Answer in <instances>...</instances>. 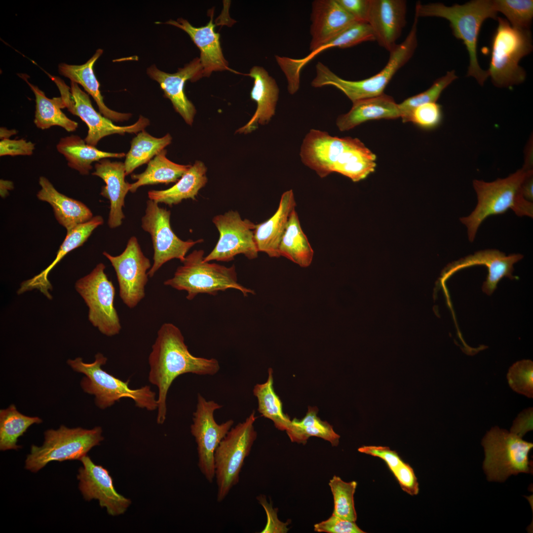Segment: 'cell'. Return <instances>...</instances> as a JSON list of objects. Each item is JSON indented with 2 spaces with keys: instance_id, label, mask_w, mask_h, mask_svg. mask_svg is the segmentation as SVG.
Listing matches in <instances>:
<instances>
[{
  "instance_id": "47",
  "label": "cell",
  "mask_w": 533,
  "mask_h": 533,
  "mask_svg": "<svg viewBox=\"0 0 533 533\" xmlns=\"http://www.w3.org/2000/svg\"><path fill=\"white\" fill-rule=\"evenodd\" d=\"M401 489L411 495L419 492V483L413 468L403 461L392 472Z\"/></svg>"
},
{
  "instance_id": "13",
  "label": "cell",
  "mask_w": 533,
  "mask_h": 533,
  "mask_svg": "<svg viewBox=\"0 0 533 533\" xmlns=\"http://www.w3.org/2000/svg\"><path fill=\"white\" fill-rule=\"evenodd\" d=\"M49 76L59 89L65 108L87 125L88 130L84 141L88 145L95 147L103 138L112 134L139 133L150 124L149 119L141 115L132 125H116L94 109L88 95L80 89L78 84L71 81L70 88L60 78Z\"/></svg>"
},
{
  "instance_id": "44",
  "label": "cell",
  "mask_w": 533,
  "mask_h": 533,
  "mask_svg": "<svg viewBox=\"0 0 533 533\" xmlns=\"http://www.w3.org/2000/svg\"><path fill=\"white\" fill-rule=\"evenodd\" d=\"M533 376V361L531 360H522L517 361L509 368L507 378L509 385L514 391L532 398Z\"/></svg>"
},
{
  "instance_id": "55",
  "label": "cell",
  "mask_w": 533,
  "mask_h": 533,
  "mask_svg": "<svg viewBox=\"0 0 533 533\" xmlns=\"http://www.w3.org/2000/svg\"><path fill=\"white\" fill-rule=\"evenodd\" d=\"M13 188V183L9 181L0 180V195L4 197L8 193V190Z\"/></svg>"
},
{
  "instance_id": "33",
  "label": "cell",
  "mask_w": 533,
  "mask_h": 533,
  "mask_svg": "<svg viewBox=\"0 0 533 533\" xmlns=\"http://www.w3.org/2000/svg\"><path fill=\"white\" fill-rule=\"evenodd\" d=\"M57 151L64 155L68 165L83 175H88L92 169V163L108 158H122L123 152L115 153L100 151L86 143L79 136L72 135L61 138L56 146Z\"/></svg>"
},
{
  "instance_id": "56",
  "label": "cell",
  "mask_w": 533,
  "mask_h": 533,
  "mask_svg": "<svg viewBox=\"0 0 533 533\" xmlns=\"http://www.w3.org/2000/svg\"><path fill=\"white\" fill-rule=\"evenodd\" d=\"M17 131L15 129H7L5 127H0V139H9V138L13 135L16 134Z\"/></svg>"
},
{
  "instance_id": "19",
  "label": "cell",
  "mask_w": 533,
  "mask_h": 533,
  "mask_svg": "<svg viewBox=\"0 0 533 533\" xmlns=\"http://www.w3.org/2000/svg\"><path fill=\"white\" fill-rule=\"evenodd\" d=\"M374 40L375 39L370 25L367 22L355 21L304 58L296 59L276 55L275 59L287 79L288 91L293 95L299 89L302 70L320 52L330 48H346Z\"/></svg>"
},
{
  "instance_id": "25",
  "label": "cell",
  "mask_w": 533,
  "mask_h": 533,
  "mask_svg": "<svg viewBox=\"0 0 533 533\" xmlns=\"http://www.w3.org/2000/svg\"><path fill=\"white\" fill-rule=\"evenodd\" d=\"M213 17L212 14L209 22L201 27H195L182 18L165 23L179 28L190 36L200 50L199 59L203 76L206 77H209L213 72L230 70L223 54L220 35L215 31Z\"/></svg>"
},
{
  "instance_id": "18",
  "label": "cell",
  "mask_w": 533,
  "mask_h": 533,
  "mask_svg": "<svg viewBox=\"0 0 533 533\" xmlns=\"http://www.w3.org/2000/svg\"><path fill=\"white\" fill-rule=\"evenodd\" d=\"M80 460L83 466L78 469L77 479L79 489L85 500H98L100 506L105 507L110 515L123 514L130 505L131 500L115 490L108 470L95 464L86 455Z\"/></svg>"
},
{
  "instance_id": "36",
  "label": "cell",
  "mask_w": 533,
  "mask_h": 533,
  "mask_svg": "<svg viewBox=\"0 0 533 533\" xmlns=\"http://www.w3.org/2000/svg\"><path fill=\"white\" fill-rule=\"evenodd\" d=\"M280 256L284 257L300 266L311 263L313 250L301 226L298 214L292 213L279 247Z\"/></svg>"
},
{
  "instance_id": "2",
  "label": "cell",
  "mask_w": 533,
  "mask_h": 533,
  "mask_svg": "<svg viewBox=\"0 0 533 533\" xmlns=\"http://www.w3.org/2000/svg\"><path fill=\"white\" fill-rule=\"evenodd\" d=\"M497 13L494 0H474L451 6L441 3L422 4L418 2L415 8V16L418 18L435 16L450 22L453 35L463 41L468 51L470 63L467 76L474 77L481 85L489 76L478 62V35L483 22L488 18L496 19Z\"/></svg>"
},
{
  "instance_id": "43",
  "label": "cell",
  "mask_w": 533,
  "mask_h": 533,
  "mask_svg": "<svg viewBox=\"0 0 533 533\" xmlns=\"http://www.w3.org/2000/svg\"><path fill=\"white\" fill-rule=\"evenodd\" d=\"M497 12L502 13L513 27L529 30L533 17L532 0H495Z\"/></svg>"
},
{
  "instance_id": "16",
  "label": "cell",
  "mask_w": 533,
  "mask_h": 533,
  "mask_svg": "<svg viewBox=\"0 0 533 533\" xmlns=\"http://www.w3.org/2000/svg\"><path fill=\"white\" fill-rule=\"evenodd\" d=\"M103 254L110 261L115 271L120 299L128 307L134 308L145 297L148 270L152 267L137 238L131 237L125 250L119 255L114 256L106 251Z\"/></svg>"
},
{
  "instance_id": "7",
  "label": "cell",
  "mask_w": 533,
  "mask_h": 533,
  "mask_svg": "<svg viewBox=\"0 0 533 533\" xmlns=\"http://www.w3.org/2000/svg\"><path fill=\"white\" fill-rule=\"evenodd\" d=\"M204 251L195 250L186 256L183 265L176 269L172 278L164 285L187 293L186 298L192 300L199 294L216 295L219 291L233 289L244 297L254 294L253 290L237 282L234 265L227 267L204 261Z\"/></svg>"
},
{
  "instance_id": "15",
  "label": "cell",
  "mask_w": 533,
  "mask_h": 533,
  "mask_svg": "<svg viewBox=\"0 0 533 533\" xmlns=\"http://www.w3.org/2000/svg\"><path fill=\"white\" fill-rule=\"evenodd\" d=\"M221 407L214 401H207L198 394L196 410L193 413V423L190 426L191 433L197 444L199 469L210 483L215 478V451L234 423L232 419L221 424L216 422L214 412Z\"/></svg>"
},
{
  "instance_id": "27",
  "label": "cell",
  "mask_w": 533,
  "mask_h": 533,
  "mask_svg": "<svg viewBox=\"0 0 533 533\" xmlns=\"http://www.w3.org/2000/svg\"><path fill=\"white\" fill-rule=\"evenodd\" d=\"M103 223L102 216H96L89 221L68 230L53 261L39 273L24 281L21 284L17 294L19 295L33 289H38L48 299L51 300L52 297L49 291L52 290V286L48 279L50 271L68 253L82 246L94 229Z\"/></svg>"
},
{
  "instance_id": "41",
  "label": "cell",
  "mask_w": 533,
  "mask_h": 533,
  "mask_svg": "<svg viewBox=\"0 0 533 533\" xmlns=\"http://www.w3.org/2000/svg\"><path fill=\"white\" fill-rule=\"evenodd\" d=\"M357 485L356 481L346 482L336 475L330 480L329 486L334 503L332 514L343 519L356 522L357 514L354 506V494Z\"/></svg>"
},
{
  "instance_id": "48",
  "label": "cell",
  "mask_w": 533,
  "mask_h": 533,
  "mask_svg": "<svg viewBox=\"0 0 533 533\" xmlns=\"http://www.w3.org/2000/svg\"><path fill=\"white\" fill-rule=\"evenodd\" d=\"M35 149V144L24 139H4L0 141V156L31 155Z\"/></svg>"
},
{
  "instance_id": "23",
  "label": "cell",
  "mask_w": 533,
  "mask_h": 533,
  "mask_svg": "<svg viewBox=\"0 0 533 533\" xmlns=\"http://www.w3.org/2000/svg\"><path fill=\"white\" fill-rule=\"evenodd\" d=\"M92 174L100 177L105 183L100 194L110 203L109 227L114 228L120 226L125 218L122 211L125 197L131 186V184L125 180L126 175L124 163L111 161L108 158L102 159L96 163L95 171Z\"/></svg>"
},
{
  "instance_id": "31",
  "label": "cell",
  "mask_w": 533,
  "mask_h": 533,
  "mask_svg": "<svg viewBox=\"0 0 533 533\" xmlns=\"http://www.w3.org/2000/svg\"><path fill=\"white\" fill-rule=\"evenodd\" d=\"M102 49H98L85 63L80 65L61 63L58 66L59 73L73 81L81 85L85 90L94 99L100 113L105 117L114 121H123L128 120L132 114L130 113H119L113 111L105 105L103 97L99 90V83L95 76L93 67L95 62L103 53Z\"/></svg>"
},
{
  "instance_id": "14",
  "label": "cell",
  "mask_w": 533,
  "mask_h": 533,
  "mask_svg": "<svg viewBox=\"0 0 533 533\" xmlns=\"http://www.w3.org/2000/svg\"><path fill=\"white\" fill-rule=\"evenodd\" d=\"M169 210L160 207L158 204L149 199L147 202L145 214L141 220V227L151 236L154 250L153 263L148 272L150 277L166 262L174 259L184 261L189 250L203 240L180 239L170 226Z\"/></svg>"
},
{
  "instance_id": "20",
  "label": "cell",
  "mask_w": 533,
  "mask_h": 533,
  "mask_svg": "<svg viewBox=\"0 0 533 533\" xmlns=\"http://www.w3.org/2000/svg\"><path fill=\"white\" fill-rule=\"evenodd\" d=\"M147 74L159 84L164 96L171 101L175 111L188 124L191 125L196 110L186 96L184 87L187 80L195 81L203 76L199 58H194L175 73L164 72L153 65L147 69Z\"/></svg>"
},
{
  "instance_id": "3",
  "label": "cell",
  "mask_w": 533,
  "mask_h": 533,
  "mask_svg": "<svg viewBox=\"0 0 533 533\" xmlns=\"http://www.w3.org/2000/svg\"><path fill=\"white\" fill-rule=\"evenodd\" d=\"M531 172L533 170L522 167L503 179L491 182L473 181L477 204L469 216L460 218L467 228L469 241H474L479 227L491 215L503 214L511 209L518 216L533 218V202L526 200L521 191L524 180Z\"/></svg>"
},
{
  "instance_id": "32",
  "label": "cell",
  "mask_w": 533,
  "mask_h": 533,
  "mask_svg": "<svg viewBox=\"0 0 533 533\" xmlns=\"http://www.w3.org/2000/svg\"><path fill=\"white\" fill-rule=\"evenodd\" d=\"M207 168L200 161H196L177 183L164 190H151L148 197L157 203H163L169 206L177 205L183 199H195L199 190L207 182Z\"/></svg>"
},
{
  "instance_id": "42",
  "label": "cell",
  "mask_w": 533,
  "mask_h": 533,
  "mask_svg": "<svg viewBox=\"0 0 533 533\" xmlns=\"http://www.w3.org/2000/svg\"><path fill=\"white\" fill-rule=\"evenodd\" d=\"M457 78L454 70L448 72L445 76L436 79L425 91L408 98L398 104L403 122L411 121L412 113L419 106L436 102L443 90Z\"/></svg>"
},
{
  "instance_id": "28",
  "label": "cell",
  "mask_w": 533,
  "mask_h": 533,
  "mask_svg": "<svg viewBox=\"0 0 533 533\" xmlns=\"http://www.w3.org/2000/svg\"><path fill=\"white\" fill-rule=\"evenodd\" d=\"M296 202L292 190L284 192L274 214L266 221L256 225L254 237L259 252L269 257H280L279 247Z\"/></svg>"
},
{
  "instance_id": "17",
  "label": "cell",
  "mask_w": 533,
  "mask_h": 533,
  "mask_svg": "<svg viewBox=\"0 0 533 533\" xmlns=\"http://www.w3.org/2000/svg\"><path fill=\"white\" fill-rule=\"evenodd\" d=\"M212 222L220 236L213 250L204 258L205 262H229L238 254L250 260L258 257L255 224L248 219L243 220L237 211L232 210L215 216Z\"/></svg>"
},
{
  "instance_id": "38",
  "label": "cell",
  "mask_w": 533,
  "mask_h": 533,
  "mask_svg": "<svg viewBox=\"0 0 533 533\" xmlns=\"http://www.w3.org/2000/svg\"><path fill=\"white\" fill-rule=\"evenodd\" d=\"M172 137L168 133L161 138L154 137L146 131L139 132L133 138L130 150L125 155L124 165L126 175L136 168L148 163L171 143Z\"/></svg>"
},
{
  "instance_id": "21",
  "label": "cell",
  "mask_w": 533,
  "mask_h": 533,
  "mask_svg": "<svg viewBox=\"0 0 533 533\" xmlns=\"http://www.w3.org/2000/svg\"><path fill=\"white\" fill-rule=\"evenodd\" d=\"M523 258V256L520 254L506 256L504 253L496 249L479 251L449 264L443 271L441 280L444 284L458 270L471 266L483 265L488 268V274L483 283L482 290L486 294L491 295L503 277H508L512 280L517 278L512 275L513 265Z\"/></svg>"
},
{
  "instance_id": "46",
  "label": "cell",
  "mask_w": 533,
  "mask_h": 533,
  "mask_svg": "<svg viewBox=\"0 0 533 533\" xmlns=\"http://www.w3.org/2000/svg\"><path fill=\"white\" fill-rule=\"evenodd\" d=\"M314 530L316 532L327 533H364L355 522L340 518L333 514L328 519L315 524Z\"/></svg>"
},
{
  "instance_id": "45",
  "label": "cell",
  "mask_w": 533,
  "mask_h": 533,
  "mask_svg": "<svg viewBox=\"0 0 533 533\" xmlns=\"http://www.w3.org/2000/svg\"><path fill=\"white\" fill-rule=\"evenodd\" d=\"M442 116L441 106L436 102L425 103L416 107L412 114L411 121L426 129L437 126Z\"/></svg>"
},
{
  "instance_id": "39",
  "label": "cell",
  "mask_w": 533,
  "mask_h": 533,
  "mask_svg": "<svg viewBox=\"0 0 533 533\" xmlns=\"http://www.w3.org/2000/svg\"><path fill=\"white\" fill-rule=\"evenodd\" d=\"M42 419L20 413L14 404L0 411V450L2 451L21 448L17 445L19 437L32 424H39Z\"/></svg>"
},
{
  "instance_id": "40",
  "label": "cell",
  "mask_w": 533,
  "mask_h": 533,
  "mask_svg": "<svg viewBox=\"0 0 533 533\" xmlns=\"http://www.w3.org/2000/svg\"><path fill=\"white\" fill-rule=\"evenodd\" d=\"M253 392L258 399V411L262 416L272 420L278 429L286 431L290 426L291 420L283 413L281 401L274 390L271 368L268 370L266 381L256 384Z\"/></svg>"
},
{
  "instance_id": "6",
  "label": "cell",
  "mask_w": 533,
  "mask_h": 533,
  "mask_svg": "<svg viewBox=\"0 0 533 533\" xmlns=\"http://www.w3.org/2000/svg\"><path fill=\"white\" fill-rule=\"evenodd\" d=\"M107 361V357L101 353L95 355L94 361L91 363L84 362L80 357L67 361L74 371L85 376L81 380V387L85 392L95 396V402L98 408L105 409L121 398H129L133 400L139 408L149 411L157 409L155 393L150 386L131 388L129 386V380L123 381L102 368Z\"/></svg>"
},
{
  "instance_id": "5",
  "label": "cell",
  "mask_w": 533,
  "mask_h": 533,
  "mask_svg": "<svg viewBox=\"0 0 533 533\" xmlns=\"http://www.w3.org/2000/svg\"><path fill=\"white\" fill-rule=\"evenodd\" d=\"M366 149L358 139L338 137L311 129L300 148L302 162L321 178L336 172L348 177Z\"/></svg>"
},
{
  "instance_id": "22",
  "label": "cell",
  "mask_w": 533,
  "mask_h": 533,
  "mask_svg": "<svg viewBox=\"0 0 533 533\" xmlns=\"http://www.w3.org/2000/svg\"><path fill=\"white\" fill-rule=\"evenodd\" d=\"M406 8L404 0H370L367 23L375 40L389 52L405 25Z\"/></svg>"
},
{
  "instance_id": "34",
  "label": "cell",
  "mask_w": 533,
  "mask_h": 533,
  "mask_svg": "<svg viewBox=\"0 0 533 533\" xmlns=\"http://www.w3.org/2000/svg\"><path fill=\"white\" fill-rule=\"evenodd\" d=\"M166 153L164 149L148 163L143 172L131 175V178L136 181L131 184L130 192L134 193L143 186L176 182L191 166L170 161L166 157Z\"/></svg>"
},
{
  "instance_id": "53",
  "label": "cell",
  "mask_w": 533,
  "mask_h": 533,
  "mask_svg": "<svg viewBox=\"0 0 533 533\" xmlns=\"http://www.w3.org/2000/svg\"><path fill=\"white\" fill-rule=\"evenodd\" d=\"M533 172H530L525 178L522 186L521 191L524 197L532 202L533 200Z\"/></svg>"
},
{
  "instance_id": "8",
  "label": "cell",
  "mask_w": 533,
  "mask_h": 533,
  "mask_svg": "<svg viewBox=\"0 0 533 533\" xmlns=\"http://www.w3.org/2000/svg\"><path fill=\"white\" fill-rule=\"evenodd\" d=\"M497 21L491 41L490 62L487 71L495 86L511 87L523 82L526 78L525 71L519 63L532 50L531 34L529 29L513 27L501 17H498Z\"/></svg>"
},
{
  "instance_id": "54",
  "label": "cell",
  "mask_w": 533,
  "mask_h": 533,
  "mask_svg": "<svg viewBox=\"0 0 533 533\" xmlns=\"http://www.w3.org/2000/svg\"><path fill=\"white\" fill-rule=\"evenodd\" d=\"M532 142V140H530L526 148L525 162L523 167L528 170H533Z\"/></svg>"
},
{
  "instance_id": "4",
  "label": "cell",
  "mask_w": 533,
  "mask_h": 533,
  "mask_svg": "<svg viewBox=\"0 0 533 533\" xmlns=\"http://www.w3.org/2000/svg\"><path fill=\"white\" fill-rule=\"evenodd\" d=\"M418 21V18L415 16L411 29L405 39L400 44H397L390 52L386 65L377 74L360 80H345L318 62L316 65V76L311 81V86L314 87L333 86L342 91L352 103L381 95L394 75L410 59L416 50Z\"/></svg>"
},
{
  "instance_id": "37",
  "label": "cell",
  "mask_w": 533,
  "mask_h": 533,
  "mask_svg": "<svg viewBox=\"0 0 533 533\" xmlns=\"http://www.w3.org/2000/svg\"><path fill=\"white\" fill-rule=\"evenodd\" d=\"M317 407H308L302 419L295 418L291 420L286 431L292 442L305 444L310 437L315 436L330 442L333 446H338L340 436L328 422L322 420L317 416Z\"/></svg>"
},
{
  "instance_id": "11",
  "label": "cell",
  "mask_w": 533,
  "mask_h": 533,
  "mask_svg": "<svg viewBox=\"0 0 533 533\" xmlns=\"http://www.w3.org/2000/svg\"><path fill=\"white\" fill-rule=\"evenodd\" d=\"M257 417L253 411L242 422L229 430L214 454L217 500L222 502L239 482L244 460L257 438L254 423Z\"/></svg>"
},
{
  "instance_id": "10",
  "label": "cell",
  "mask_w": 533,
  "mask_h": 533,
  "mask_svg": "<svg viewBox=\"0 0 533 533\" xmlns=\"http://www.w3.org/2000/svg\"><path fill=\"white\" fill-rule=\"evenodd\" d=\"M102 429L68 428L62 425L57 430L44 432V441L38 447L33 445L25 460V468L37 472L53 461L80 460L94 446L103 440Z\"/></svg>"
},
{
  "instance_id": "51",
  "label": "cell",
  "mask_w": 533,
  "mask_h": 533,
  "mask_svg": "<svg viewBox=\"0 0 533 533\" xmlns=\"http://www.w3.org/2000/svg\"><path fill=\"white\" fill-rule=\"evenodd\" d=\"M260 503L265 509L267 515V524L262 533H286L288 531L285 524L280 522L277 516V511L268 504L264 496H260Z\"/></svg>"
},
{
  "instance_id": "1",
  "label": "cell",
  "mask_w": 533,
  "mask_h": 533,
  "mask_svg": "<svg viewBox=\"0 0 533 533\" xmlns=\"http://www.w3.org/2000/svg\"><path fill=\"white\" fill-rule=\"evenodd\" d=\"M149 381L158 389L156 421L160 424L166 419L167 393L176 378L186 373L214 375L220 369L216 359L192 355L181 330L170 323H163L158 330L149 356Z\"/></svg>"
},
{
  "instance_id": "50",
  "label": "cell",
  "mask_w": 533,
  "mask_h": 533,
  "mask_svg": "<svg viewBox=\"0 0 533 533\" xmlns=\"http://www.w3.org/2000/svg\"><path fill=\"white\" fill-rule=\"evenodd\" d=\"M337 1L356 21L367 23L370 0H337Z\"/></svg>"
},
{
  "instance_id": "24",
  "label": "cell",
  "mask_w": 533,
  "mask_h": 533,
  "mask_svg": "<svg viewBox=\"0 0 533 533\" xmlns=\"http://www.w3.org/2000/svg\"><path fill=\"white\" fill-rule=\"evenodd\" d=\"M310 19L311 51L357 21L337 0L313 1Z\"/></svg>"
},
{
  "instance_id": "52",
  "label": "cell",
  "mask_w": 533,
  "mask_h": 533,
  "mask_svg": "<svg viewBox=\"0 0 533 533\" xmlns=\"http://www.w3.org/2000/svg\"><path fill=\"white\" fill-rule=\"evenodd\" d=\"M533 429V409H527L520 414L513 422L510 432L522 437Z\"/></svg>"
},
{
  "instance_id": "26",
  "label": "cell",
  "mask_w": 533,
  "mask_h": 533,
  "mask_svg": "<svg viewBox=\"0 0 533 533\" xmlns=\"http://www.w3.org/2000/svg\"><path fill=\"white\" fill-rule=\"evenodd\" d=\"M254 79L251 98L257 104L256 110L250 120L236 132L248 133L259 124H267L274 115L279 90L275 79L263 67H253L247 75Z\"/></svg>"
},
{
  "instance_id": "30",
  "label": "cell",
  "mask_w": 533,
  "mask_h": 533,
  "mask_svg": "<svg viewBox=\"0 0 533 533\" xmlns=\"http://www.w3.org/2000/svg\"><path fill=\"white\" fill-rule=\"evenodd\" d=\"M352 103L349 111L337 119L336 125L341 131L349 130L370 120L400 117L398 104L391 97L384 93Z\"/></svg>"
},
{
  "instance_id": "35",
  "label": "cell",
  "mask_w": 533,
  "mask_h": 533,
  "mask_svg": "<svg viewBox=\"0 0 533 533\" xmlns=\"http://www.w3.org/2000/svg\"><path fill=\"white\" fill-rule=\"evenodd\" d=\"M36 98V111L34 122L42 130L53 126H59L68 132H73L78 128V123L67 117L62 112L65 108L61 97L47 98L37 86L27 81Z\"/></svg>"
},
{
  "instance_id": "49",
  "label": "cell",
  "mask_w": 533,
  "mask_h": 533,
  "mask_svg": "<svg viewBox=\"0 0 533 533\" xmlns=\"http://www.w3.org/2000/svg\"><path fill=\"white\" fill-rule=\"evenodd\" d=\"M358 451L382 459L392 472L403 462L397 453L391 450L388 447L363 446L359 448Z\"/></svg>"
},
{
  "instance_id": "12",
  "label": "cell",
  "mask_w": 533,
  "mask_h": 533,
  "mask_svg": "<svg viewBox=\"0 0 533 533\" xmlns=\"http://www.w3.org/2000/svg\"><path fill=\"white\" fill-rule=\"evenodd\" d=\"M98 264L88 274L76 281L75 288L88 307V320L103 334L117 335L121 326L114 305L115 288Z\"/></svg>"
},
{
  "instance_id": "9",
  "label": "cell",
  "mask_w": 533,
  "mask_h": 533,
  "mask_svg": "<svg viewBox=\"0 0 533 533\" xmlns=\"http://www.w3.org/2000/svg\"><path fill=\"white\" fill-rule=\"evenodd\" d=\"M482 445L485 454L483 469L489 481L502 482L511 475L533 473V461L529 457L532 443L495 426L487 432Z\"/></svg>"
},
{
  "instance_id": "29",
  "label": "cell",
  "mask_w": 533,
  "mask_h": 533,
  "mask_svg": "<svg viewBox=\"0 0 533 533\" xmlns=\"http://www.w3.org/2000/svg\"><path fill=\"white\" fill-rule=\"evenodd\" d=\"M39 184L41 189L37 194L38 198L50 204L57 221L67 231L93 217L84 203L59 192L46 177H40Z\"/></svg>"
}]
</instances>
